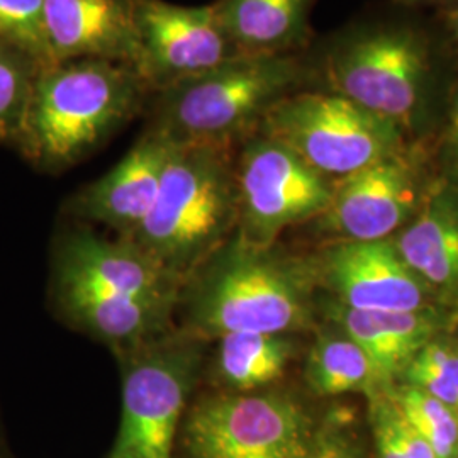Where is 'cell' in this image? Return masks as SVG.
<instances>
[{"mask_svg":"<svg viewBox=\"0 0 458 458\" xmlns=\"http://www.w3.org/2000/svg\"><path fill=\"white\" fill-rule=\"evenodd\" d=\"M226 148L175 143L151 211L126 236L182 285L223 246L238 216L236 177Z\"/></svg>","mask_w":458,"mask_h":458,"instance_id":"6da1fadb","label":"cell"},{"mask_svg":"<svg viewBox=\"0 0 458 458\" xmlns=\"http://www.w3.org/2000/svg\"><path fill=\"white\" fill-rule=\"evenodd\" d=\"M148 87L131 65L77 60L39 70L17 147L47 168L73 164L128 121Z\"/></svg>","mask_w":458,"mask_h":458,"instance_id":"7a4b0ae2","label":"cell"},{"mask_svg":"<svg viewBox=\"0 0 458 458\" xmlns=\"http://www.w3.org/2000/svg\"><path fill=\"white\" fill-rule=\"evenodd\" d=\"M308 316V270L242 236L214 251L189 280V335L199 340L238 331L284 335Z\"/></svg>","mask_w":458,"mask_h":458,"instance_id":"3957f363","label":"cell"},{"mask_svg":"<svg viewBox=\"0 0 458 458\" xmlns=\"http://www.w3.org/2000/svg\"><path fill=\"white\" fill-rule=\"evenodd\" d=\"M301 79L285 55H242L162 90L153 130L177 145H228Z\"/></svg>","mask_w":458,"mask_h":458,"instance_id":"277c9868","label":"cell"},{"mask_svg":"<svg viewBox=\"0 0 458 458\" xmlns=\"http://www.w3.org/2000/svg\"><path fill=\"white\" fill-rule=\"evenodd\" d=\"M268 138L321 175L348 177L401 147L403 130L338 94H289L262 117Z\"/></svg>","mask_w":458,"mask_h":458,"instance_id":"5b68a950","label":"cell"},{"mask_svg":"<svg viewBox=\"0 0 458 458\" xmlns=\"http://www.w3.org/2000/svg\"><path fill=\"white\" fill-rule=\"evenodd\" d=\"M325 75L333 94L403 130L425 106L429 51L425 39L406 28L365 31L329 51Z\"/></svg>","mask_w":458,"mask_h":458,"instance_id":"8992f818","label":"cell"},{"mask_svg":"<svg viewBox=\"0 0 458 458\" xmlns=\"http://www.w3.org/2000/svg\"><path fill=\"white\" fill-rule=\"evenodd\" d=\"M196 336L148 342L124 367L123 416L111 457L172 458L202 360Z\"/></svg>","mask_w":458,"mask_h":458,"instance_id":"52a82bcc","label":"cell"},{"mask_svg":"<svg viewBox=\"0 0 458 458\" xmlns=\"http://www.w3.org/2000/svg\"><path fill=\"white\" fill-rule=\"evenodd\" d=\"M314 438L310 414L284 394L206 397L182 431L187 458H301Z\"/></svg>","mask_w":458,"mask_h":458,"instance_id":"ba28073f","label":"cell"},{"mask_svg":"<svg viewBox=\"0 0 458 458\" xmlns=\"http://www.w3.org/2000/svg\"><path fill=\"white\" fill-rule=\"evenodd\" d=\"M242 238L265 246L294 223L325 213L333 189L293 149L265 136L248 145L236 174Z\"/></svg>","mask_w":458,"mask_h":458,"instance_id":"9c48e42d","label":"cell"},{"mask_svg":"<svg viewBox=\"0 0 458 458\" xmlns=\"http://www.w3.org/2000/svg\"><path fill=\"white\" fill-rule=\"evenodd\" d=\"M138 56L132 68L148 90H165L242 56L219 26L213 5L182 7L134 0Z\"/></svg>","mask_w":458,"mask_h":458,"instance_id":"30bf717a","label":"cell"},{"mask_svg":"<svg viewBox=\"0 0 458 458\" xmlns=\"http://www.w3.org/2000/svg\"><path fill=\"white\" fill-rule=\"evenodd\" d=\"M56 282L165 304H175L183 287L181 280L130 240L109 242L90 231H77L64 240L56 260Z\"/></svg>","mask_w":458,"mask_h":458,"instance_id":"8fae6325","label":"cell"},{"mask_svg":"<svg viewBox=\"0 0 458 458\" xmlns=\"http://www.w3.org/2000/svg\"><path fill=\"white\" fill-rule=\"evenodd\" d=\"M416 199L414 172L395 153L344 177L321 216L327 228L350 242H376L410 217Z\"/></svg>","mask_w":458,"mask_h":458,"instance_id":"7c38bea8","label":"cell"},{"mask_svg":"<svg viewBox=\"0 0 458 458\" xmlns=\"http://www.w3.org/2000/svg\"><path fill=\"white\" fill-rule=\"evenodd\" d=\"M329 284L357 311H421L425 282L387 240L346 242L329 251Z\"/></svg>","mask_w":458,"mask_h":458,"instance_id":"4fadbf2b","label":"cell"},{"mask_svg":"<svg viewBox=\"0 0 458 458\" xmlns=\"http://www.w3.org/2000/svg\"><path fill=\"white\" fill-rule=\"evenodd\" d=\"M45 33L53 65L138 56L134 0H45Z\"/></svg>","mask_w":458,"mask_h":458,"instance_id":"5bb4252c","label":"cell"},{"mask_svg":"<svg viewBox=\"0 0 458 458\" xmlns=\"http://www.w3.org/2000/svg\"><path fill=\"white\" fill-rule=\"evenodd\" d=\"M174 147L151 128L113 170L83 191L75 202L77 213L130 236L153 208Z\"/></svg>","mask_w":458,"mask_h":458,"instance_id":"9a60e30c","label":"cell"},{"mask_svg":"<svg viewBox=\"0 0 458 458\" xmlns=\"http://www.w3.org/2000/svg\"><path fill=\"white\" fill-rule=\"evenodd\" d=\"M58 302L66 316L106 344L140 348L166 327L174 304L104 293L81 284L56 282Z\"/></svg>","mask_w":458,"mask_h":458,"instance_id":"2e32d148","label":"cell"},{"mask_svg":"<svg viewBox=\"0 0 458 458\" xmlns=\"http://www.w3.org/2000/svg\"><path fill=\"white\" fill-rule=\"evenodd\" d=\"M340 321L346 336L372 363L376 382L406 370L435 331L433 318L421 311H357L344 306Z\"/></svg>","mask_w":458,"mask_h":458,"instance_id":"e0dca14e","label":"cell"},{"mask_svg":"<svg viewBox=\"0 0 458 458\" xmlns=\"http://www.w3.org/2000/svg\"><path fill=\"white\" fill-rule=\"evenodd\" d=\"M213 7L238 55H280L306 33L310 0H217Z\"/></svg>","mask_w":458,"mask_h":458,"instance_id":"ac0fdd59","label":"cell"},{"mask_svg":"<svg viewBox=\"0 0 458 458\" xmlns=\"http://www.w3.org/2000/svg\"><path fill=\"white\" fill-rule=\"evenodd\" d=\"M397 251L426 284L458 293V196L433 197L397 240Z\"/></svg>","mask_w":458,"mask_h":458,"instance_id":"d6986e66","label":"cell"},{"mask_svg":"<svg viewBox=\"0 0 458 458\" xmlns=\"http://www.w3.org/2000/svg\"><path fill=\"white\" fill-rule=\"evenodd\" d=\"M217 340L216 374L234 393H253L276 382L294 353L291 340L277 333L238 331Z\"/></svg>","mask_w":458,"mask_h":458,"instance_id":"ffe728a7","label":"cell"},{"mask_svg":"<svg viewBox=\"0 0 458 458\" xmlns=\"http://www.w3.org/2000/svg\"><path fill=\"white\" fill-rule=\"evenodd\" d=\"M306 380L319 395H338L365 389L376 382L372 363L348 336L323 335L312 346L306 363Z\"/></svg>","mask_w":458,"mask_h":458,"instance_id":"44dd1931","label":"cell"},{"mask_svg":"<svg viewBox=\"0 0 458 458\" xmlns=\"http://www.w3.org/2000/svg\"><path fill=\"white\" fill-rule=\"evenodd\" d=\"M394 404L429 443L437 458H454L458 450V414L437 397L408 386Z\"/></svg>","mask_w":458,"mask_h":458,"instance_id":"7402d4cb","label":"cell"},{"mask_svg":"<svg viewBox=\"0 0 458 458\" xmlns=\"http://www.w3.org/2000/svg\"><path fill=\"white\" fill-rule=\"evenodd\" d=\"M39 68L28 56L0 47V143H16Z\"/></svg>","mask_w":458,"mask_h":458,"instance_id":"603a6c76","label":"cell"},{"mask_svg":"<svg viewBox=\"0 0 458 458\" xmlns=\"http://www.w3.org/2000/svg\"><path fill=\"white\" fill-rule=\"evenodd\" d=\"M0 45L28 56L39 70L55 66L45 33V0H0Z\"/></svg>","mask_w":458,"mask_h":458,"instance_id":"cb8c5ba5","label":"cell"},{"mask_svg":"<svg viewBox=\"0 0 458 458\" xmlns=\"http://www.w3.org/2000/svg\"><path fill=\"white\" fill-rule=\"evenodd\" d=\"M410 367L445 377L458 386V348L445 342H429L411 361Z\"/></svg>","mask_w":458,"mask_h":458,"instance_id":"d4e9b609","label":"cell"},{"mask_svg":"<svg viewBox=\"0 0 458 458\" xmlns=\"http://www.w3.org/2000/svg\"><path fill=\"white\" fill-rule=\"evenodd\" d=\"M394 435L408 458H437L429 443L420 435V431L397 410L395 404H382Z\"/></svg>","mask_w":458,"mask_h":458,"instance_id":"484cf974","label":"cell"},{"mask_svg":"<svg viewBox=\"0 0 458 458\" xmlns=\"http://www.w3.org/2000/svg\"><path fill=\"white\" fill-rule=\"evenodd\" d=\"M301 458H357L353 448L335 435H318L311 448Z\"/></svg>","mask_w":458,"mask_h":458,"instance_id":"4316f807","label":"cell"},{"mask_svg":"<svg viewBox=\"0 0 458 458\" xmlns=\"http://www.w3.org/2000/svg\"><path fill=\"white\" fill-rule=\"evenodd\" d=\"M376 440L380 458H408L397 442L382 406H378V411H377Z\"/></svg>","mask_w":458,"mask_h":458,"instance_id":"83f0119b","label":"cell"},{"mask_svg":"<svg viewBox=\"0 0 458 458\" xmlns=\"http://www.w3.org/2000/svg\"><path fill=\"white\" fill-rule=\"evenodd\" d=\"M448 148L454 162L458 166V90L454 96L452 109H450V121H448Z\"/></svg>","mask_w":458,"mask_h":458,"instance_id":"f1b7e54d","label":"cell"},{"mask_svg":"<svg viewBox=\"0 0 458 458\" xmlns=\"http://www.w3.org/2000/svg\"><path fill=\"white\" fill-rule=\"evenodd\" d=\"M450 28H452V33L455 36V39H457L458 43V4L457 7L452 11V14H450Z\"/></svg>","mask_w":458,"mask_h":458,"instance_id":"f546056e","label":"cell"},{"mask_svg":"<svg viewBox=\"0 0 458 458\" xmlns=\"http://www.w3.org/2000/svg\"><path fill=\"white\" fill-rule=\"evenodd\" d=\"M111 458H132V457H111Z\"/></svg>","mask_w":458,"mask_h":458,"instance_id":"4dcf8cb0","label":"cell"},{"mask_svg":"<svg viewBox=\"0 0 458 458\" xmlns=\"http://www.w3.org/2000/svg\"><path fill=\"white\" fill-rule=\"evenodd\" d=\"M454 458H458V457H457V455H455V457H454Z\"/></svg>","mask_w":458,"mask_h":458,"instance_id":"1f68e13d","label":"cell"},{"mask_svg":"<svg viewBox=\"0 0 458 458\" xmlns=\"http://www.w3.org/2000/svg\"><path fill=\"white\" fill-rule=\"evenodd\" d=\"M0 47H2V45H0Z\"/></svg>","mask_w":458,"mask_h":458,"instance_id":"d6a6232c","label":"cell"}]
</instances>
